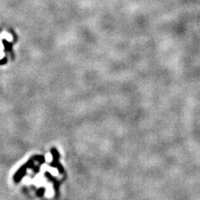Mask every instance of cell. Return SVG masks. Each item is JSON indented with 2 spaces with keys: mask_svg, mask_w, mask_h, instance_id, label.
<instances>
[{
  "mask_svg": "<svg viewBox=\"0 0 200 200\" xmlns=\"http://www.w3.org/2000/svg\"><path fill=\"white\" fill-rule=\"evenodd\" d=\"M51 153H52V156H53V160H52V163H50V165L53 167V168H57L58 171H59L60 173H63V171H64V169H63V165L60 163V154L59 153V152H58V150H57L55 148H53L51 149Z\"/></svg>",
  "mask_w": 200,
  "mask_h": 200,
  "instance_id": "1",
  "label": "cell"
},
{
  "mask_svg": "<svg viewBox=\"0 0 200 200\" xmlns=\"http://www.w3.org/2000/svg\"><path fill=\"white\" fill-rule=\"evenodd\" d=\"M45 177H46L47 179L49 180L50 182L53 183V187H54V190H55L56 193L58 194V193H59V189L60 187L59 181L58 179H55L54 177H53V176L50 174V173H48V172H46V173H45Z\"/></svg>",
  "mask_w": 200,
  "mask_h": 200,
  "instance_id": "2",
  "label": "cell"
},
{
  "mask_svg": "<svg viewBox=\"0 0 200 200\" xmlns=\"http://www.w3.org/2000/svg\"><path fill=\"white\" fill-rule=\"evenodd\" d=\"M43 193H44V188H40L39 190V192H38V195H39V196H43Z\"/></svg>",
  "mask_w": 200,
  "mask_h": 200,
  "instance_id": "3",
  "label": "cell"
}]
</instances>
